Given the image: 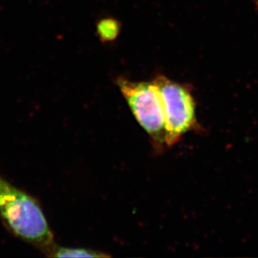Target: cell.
Here are the masks:
<instances>
[{
  "label": "cell",
  "instance_id": "obj_1",
  "mask_svg": "<svg viewBox=\"0 0 258 258\" xmlns=\"http://www.w3.org/2000/svg\"><path fill=\"white\" fill-rule=\"evenodd\" d=\"M0 220L8 231L45 253L54 236L39 202L0 173Z\"/></svg>",
  "mask_w": 258,
  "mask_h": 258
},
{
  "label": "cell",
  "instance_id": "obj_2",
  "mask_svg": "<svg viewBox=\"0 0 258 258\" xmlns=\"http://www.w3.org/2000/svg\"><path fill=\"white\" fill-rule=\"evenodd\" d=\"M132 114L147 133L155 151L166 146V126L161 95L156 84L118 77L115 81Z\"/></svg>",
  "mask_w": 258,
  "mask_h": 258
},
{
  "label": "cell",
  "instance_id": "obj_3",
  "mask_svg": "<svg viewBox=\"0 0 258 258\" xmlns=\"http://www.w3.org/2000/svg\"><path fill=\"white\" fill-rule=\"evenodd\" d=\"M158 88L163 106L166 146L177 143L188 132L200 131L195 99L186 86L158 76L153 81Z\"/></svg>",
  "mask_w": 258,
  "mask_h": 258
},
{
  "label": "cell",
  "instance_id": "obj_4",
  "mask_svg": "<svg viewBox=\"0 0 258 258\" xmlns=\"http://www.w3.org/2000/svg\"><path fill=\"white\" fill-rule=\"evenodd\" d=\"M48 257H109L110 255L103 251L87 248L63 247L56 244L44 253Z\"/></svg>",
  "mask_w": 258,
  "mask_h": 258
},
{
  "label": "cell",
  "instance_id": "obj_5",
  "mask_svg": "<svg viewBox=\"0 0 258 258\" xmlns=\"http://www.w3.org/2000/svg\"><path fill=\"white\" fill-rule=\"evenodd\" d=\"M120 28V23L114 18H104L96 24V33L100 41L110 43L118 38Z\"/></svg>",
  "mask_w": 258,
  "mask_h": 258
},
{
  "label": "cell",
  "instance_id": "obj_6",
  "mask_svg": "<svg viewBox=\"0 0 258 258\" xmlns=\"http://www.w3.org/2000/svg\"><path fill=\"white\" fill-rule=\"evenodd\" d=\"M255 1V4H256V7H257L258 9V0H254Z\"/></svg>",
  "mask_w": 258,
  "mask_h": 258
}]
</instances>
